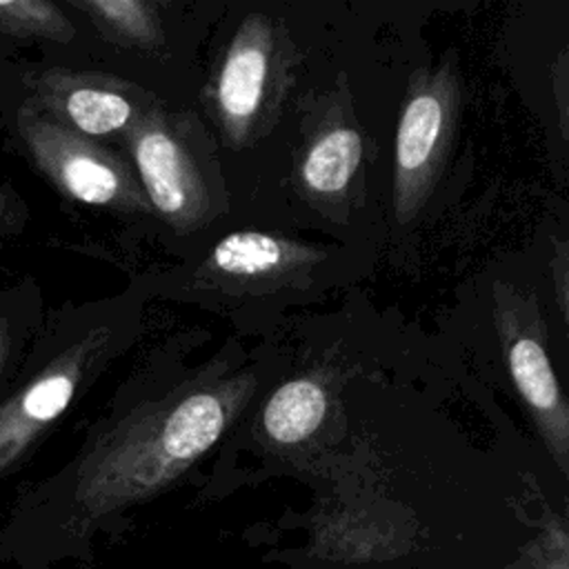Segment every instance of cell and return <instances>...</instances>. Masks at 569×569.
I'll list each match as a JSON object with an SVG mask.
<instances>
[{"instance_id": "6da1fadb", "label": "cell", "mask_w": 569, "mask_h": 569, "mask_svg": "<svg viewBox=\"0 0 569 569\" xmlns=\"http://www.w3.org/2000/svg\"><path fill=\"white\" fill-rule=\"evenodd\" d=\"M251 393L253 378L238 376L131 413L82 462L78 502L100 516L164 489L218 442Z\"/></svg>"}, {"instance_id": "7a4b0ae2", "label": "cell", "mask_w": 569, "mask_h": 569, "mask_svg": "<svg viewBox=\"0 0 569 569\" xmlns=\"http://www.w3.org/2000/svg\"><path fill=\"white\" fill-rule=\"evenodd\" d=\"M20 127L40 169L69 198L116 211H151L131 167L113 151L51 118L29 116Z\"/></svg>"}, {"instance_id": "3957f363", "label": "cell", "mask_w": 569, "mask_h": 569, "mask_svg": "<svg viewBox=\"0 0 569 569\" xmlns=\"http://www.w3.org/2000/svg\"><path fill=\"white\" fill-rule=\"evenodd\" d=\"M456 102L458 87L449 69L411 87L396 131L393 207L400 220H411L433 187L451 138Z\"/></svg>"}, {"instance_id": "277c9868", "label": "cell", "mask_w": 569, "mask_h": 569, "mask_svg": "<svg viewBox=\"0 0 569 569\" xmlns=\"http://www.w3.org/2000/svg\"><path fill=\"white\" fill-rule=\"evenodd\" d=\"M129 149L151 211L182 233L204 224L207 184L187 144L160 111L151 109L129 127Z\"/></svg>"}, {"instance_id": "5b68a950", "label": "cell", "mask_w": 569, "mask_h": 569, "mask_svg": "<svg viewBox=\"0 0 569 569\" xmlns=\"http://www.w3.org/2000/svg\"><path fill=\"white\" fill-rule=\"evenodd\" d=\"M273 60V33L262 16H247L213 82V104L229 144L249 140L264 104Z\"/></svg>"}, {"instance_id": "8992f818", "label": "cell", "mask_w": 569, "mask_h": 569, "mask_svg": "<svg viewBox=\"0 0 569 569\" xmlns=\"http://www.w3.org/2000/svg\"><path fill=\"white\" fill-rule=\"evenodd\" d=\"M91 349L93 340L78 345L0 407V471L69 407Z\"/></svg>"}, {"instance_id": "52a82bcc", "label": "cell", "mask_w": 569, "mask_h": 569, "mask_svg": "<svg viewBox=\"0 0 569 569\" xmlns=\"http://www.w3.org/2000/svg\"><path fill=\"white\" fill-rule=\"evenodd\" d=\"M507 365L520 398L529 407L536 427L547 442L549 453L567 473L569 409L540 336L511 333L507 338Z\"/></svg>"}, {"instance_id": "ba28073f", "label": "cell", "mask_w": 569, "mask_h": 569, "mask_svg": "<svg viewBox=\"0 0 569 569\" xmlns=\"http://www.w3.org/2000/svg\"><path fill=\"white\" fill-rule=\"evenodd\" d=\"M318 256L307 247L289 240L262 233V231H236L224 236L209 253L207 267L216 273L251 280L282 273L284 269L311 262Z\"/></svg>"}, {"instance_id": "9c48e42d", "label": "cell", "mask_w": 569, "mask_h": 569, "mask_svg": "<svg viewBox=\"0 0 569 569\" xmlns=\"http://www.w3.org/2000/svg\"><path fill=\"white\" fill-rule=\"evenodd\" d=\"M362 160V138L353 127H329L313 138L300 162V180L311 196L347 191Z\"/></svg>"}, {"instance_id": "30bf717a", "label": "cell", "mask_w": 569, "mask_h": 569, "mask_svg": "<svg viewBox=\"0 0 569 569\" xmlns=\"http://www.w3.org/2000/svg\"><path fill=\"white\" fill-rule=\"evenodd\" d=\"M327 389L316 378H293L276 389L262 411V429L276 445L307 440L325 420Z\"/></svg>"}, {"instance_id": "8fae6325", "label": "cell", "mask_w": 569, "mask_h": 569, "mask_svg": "<svg viewBox=\"0 0 569 569\" xmlns=\"http://www.w3.org/2000/svg\"><path fill=\"white\" fill-rule=\"evenodd\" d=\"M56 104L71 131L89 136H107L127 129L136 122L133 102L118 89L109 84L76 82L58 91Z\"/></svg>"}, {"instance_id": "7c38bea8", "label": "cell", "mask_w": 569, "mask_h": 569, "mask_svg": "<svg viewBox=\"0 0 569 569\" xmlns=\"http://www.w3.org/2000/svg\"><path fill=\"white\" fill-rule=\"evenodd\" d=\"M73 7L89 13L98 29L129 47L156 49L162 42V27L156 7L144 0H82Z\"/></svg>"}, {"instance_id": "4fadbf2b", "label": "cell", "mask_w": 569, "mask_h": 569, "mask_svg": "<svg viewBox=\"0 0 569 569\" xmlns=\"http://www.w3.org/2000/svg\"><path fill=\"white\" fill-rule=\"evenodd\" d=\"M0 29L20 36H44L69 40L73 27L51 2L42 0H9L0 2Z\"/></svg>"}, {"instance_id": "5bb4252c", "label": "cell", "mask_w": 569, "mask_h": 569, "mask_svg": "<svg viewBox=\"0 0 569 569\" xmlns=\"http://www.w3.org/2000/svg\"><path fill=\"white\" fill-rule=\"evenodd\" d=\"M520 569H569V542L565 529L553 522L522 558Z\"/></svg>"}]
</instances>
